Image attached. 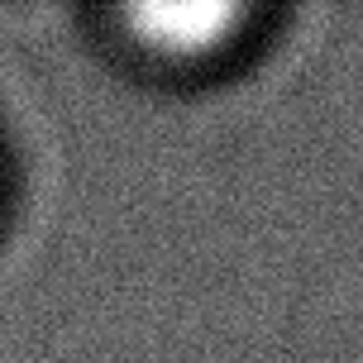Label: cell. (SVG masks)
<instances>
[{"label": "cell", "mask_w": 363, "mask_h": 363, "mask_svg": "<svg viewBox=\"0 0 363 363\" xmlns=\"http://www.w3.org/2000/svg\"><path fill=\"white\" fill-rule=\"evenodd\" d=\"M134 43L167 62H201L225 53L249 24L244 5H139L125 15Z\"/></svg>", "instance_id": "cell-1"}]
</instances>
